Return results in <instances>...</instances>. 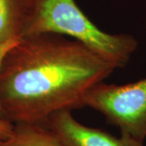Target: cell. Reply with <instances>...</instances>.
<instances>
[{
    "label": "cell",
    "instance_id": "ba28073f",
    "mask_svg": "<svg viewBox=\"0 0 146 146\" xmlns=\"http://www.w3.org/2000/svg\"><path fill=\"white\" fill-rule=\"evenodd\" d=\"M14 123L7 119H0V138L4 141L12 132Z\"/></svg>",
    "mask_w": 146,
    "mask_h": 146
},
{
    "label": "cell",
    "instance_id": "6da1fadb",
    "mask_svg": "<svg viewBox=\"0 0 146 146\" xmlns=\"http://www.w3.org/2000/svg\"><path fill=\"white\" fill-rule=\"evenodd\" d=\"M115 70L75 39L52 33L21 38L0 68V104L6 119L46 125L58 111L83 107L86 94Z\"/></svg>",
    "mask_w": 146,
    "mask_h": 146
},
{
    "label": "cell",
    "instance_id": "5b68a950",
    "mask_svg": "<svg viewBox=\"0 0 146 146\" xmlns=\"http://www.w3.org/2000/svg\"><path fill=\"white\" fill-rule=\"evenodd\" d=\"M33 0H0V44L21 38Z\"/></svg>",
    "mask_w": 146,
    "mask_h": 146
},
{
    "label": "cell",
    "instance_id": "3957f363",
    "mask_svg": "<svg viewBox=\"0 0 146 146\" xmlns=\"http://www.w3.org/2000/svg\"><path fill=\"white\" fill-rule=\"evenodd\" d=\"M83 107L98 111L120 134L146 139V77L125 84H96L86 94Z\"/></svg>",
    "mask_w": 146,
    "mask_h": 146
},
{
    "label": "cell",
    "instance_id": "8992f818",
    "mask_svg": "<svg viewBox=\"0 0 146 146\" xmlns=\"http://www.w3.org/2000/svg\"><path fill=\"white\" fill-rule=\"evenodd\" d=\"M3 146H67L48 126L15 123Z\"/></svg>",
    "mask_w": 146,
    "mask_h": 146
},
{
    "label": "cell",
    "instance_id": "52a82bcc",
    "mask_svg": "<svg viewBox=\"0 0 146 146\" xmlns=\"http://www.w3.org/2000/svg\"><path fill=\"white\" fill-rule=\"evenodd\" d=\"M20 40H21V38H16V39H12V40L0 44V68H1L2 63H3V61L4 59V57L6 56L7 53L8 52L9 50L14 46ZM0 119H6L5 114L2 108L1 104H0Z\"/></svg>",
    "mask_w": 146,
    "mask_h": 146
},
{
    "label": "cell",
    "instance_id": "7a4b0ae2",
    "mask_svg": "<svg viewBox=\"0 0 146 146\" xmlns=\"http://www.w3.org/2000/svg\"><path fill=\"white\" fill-rule=\"evenodd\" d=\"M47 33L70 36L83 43L115 69L124 68L138 49L132 35L101 30L75 0H33L21 38Z\"/></svg>",
    "mask_w": 146,
    "mask_h": 146
},
{
    "label": "cell",
    "instance_id": "277c9868",
    "mask_svg": "<svg viewBox=\"0 0 146 146\" xmlns=\"http://www.w3.org/2000/svg\"><path fill=\"white\" fill-rule=\"evenodd\" d=\"M46 126L67 146H144V142L120 134L119 137L105 131L84 125L74 118L71 110L52 115Z\"/></svg>",
    "mask_w": 146,
    "mask_h": 146
},
{
    "label": "cell",
    "instance_id": "9c48e42d",
    "mask_svg": "<svg viewBox=\"0 0 146 146\" xmlns=\"http://www.w3.org/2000/svg\"><path fill=\"white\" fill-rule=\"evenodd\" d=\"M2 141H3V140H2V139L0 138V146H3V145H2Z\"/></svg>",
    "mask_w": 146,
    "mask_h": 146
}]
</instances>
